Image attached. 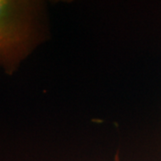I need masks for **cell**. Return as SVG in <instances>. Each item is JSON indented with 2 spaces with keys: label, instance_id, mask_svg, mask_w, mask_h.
<instances>
[{
  "label": "cell",
  "instance_id": "cell-2",
  "mask_svg": "<svg viewBox=\"0 0 161 161\" xmlns=\"http://www.w3.org/2000/svg\"><path fill=\"white\" fill-rule=\"evenodd\" d=\"M115 161H119V156H118V154H116V155H115Z\"/></svg>",
  "mask_w": 161,
  "mask_h": 161
},
{
  "label": "cell",
  "instance_id": "cell-1",
  "mask_svg": "<svg viewBox=\"0 0 161 161\" xmlns=\"http://www.w3.org/2000/svg\"><path fill=\"white\" fill-rule=\"evenodd\" d=\"M41 5L0 0V66L11 75L40 40Z\"/></svg>",
  "mask_w": 161,
  "mask_h": 161
}]
</instances>
